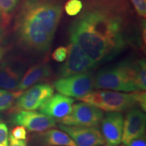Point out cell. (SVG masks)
Listing matches in <instances>:
<instances>
[{
  "mask_svg": "<svg viewBox=\"0 0 146 146\" xmlns=\"http://www.w3.org/2000/svg\"><path fill=\"white\" fill-rule=\"evenodd\" d=\"M64 0H23L14 23L18 43L32 52H48L61 21Z\"/></svg>",
  "mask_w": 146,
  "mask_h": 146,
  "instance_id": "cell-2",
  "label": "cell"
},
{
  "mask_svg": "<svg viewBox=\"0 0 146 146\" xmlns=\"http://www.w3.org/2000/svg\"><path fill=\"white\" fill-rule=\"evenodd\" d=\"M22 78V72L3 64L0 66V88L8 91H17Z\"/></svg>",
  "mask_w": 146,
  "mask_h": 146,
  "instance_id": "cell-16",
  "label": "cell"
},
{
  "mask_svg": "<svg viewBox=\"0 0 146 146\" xmlns=\"http://www.w3.org/2000/svg\"><path fill=\"white\" fill-rule=\"evenodd\" d=\"M59 128L68 134L77 146L104 145L106 144L98 127H80L61 124Z\"/></svg>",
  "mask_w": 146,
  "mask_h": 146,
  "instance_id": "cell-10",
  "label": "cell"
},
{
  "mask_svg": "<svg viewBox=\"0 0 146 146\" xmlns=\"http://www.w3.org/2000/svg\"><path fill=\"white\" fill-rule=\"evenodd\" d=\"M102 134L106 143L117 146L121 143L124 118L119 112H110L101 120Z\"/></svg>",
  "mask_w": 146,
  "mask_h": 146,
  "instance_id": "cell-11",
  "label": "cell"
},
{
  "mask_svg": "<svg viewBox=\"0 0 146 146\" xmlns=\"http://www.w3.org/2000/svg\"><path fill=\"white\" fill-rule=\"evenodd\" d=\"M137 14L142 18L146 16V0H130Z\"/></svg>",
  "mask_w": 146,
  "mask_h": 146,
  "instance_id": "cell-21",
  "label": "cell"
},
{
  "mask_svg": "<svg viewBox=\"0 0 146 146\" xmlns=\"http://www.w3.org/2000/svg\"><path fill=\"white\" fill-rule=\"evenodd\" d=\"M83 6L81 0H69L64 5V9L68 16H75L80 13Z\"/></svg>",
  "mask_w": 146,
  "mask_h": 146,
  "instance_id": "cell-19",
  "label": "cell"
},
{
  "mask_svg": "<svg viewBox=\"0 0 146 146\" xmlns=\"http://www.w3.org/2000/svg\"><path fill=\"white\" fill-rule=\"evenodd\" d=\"M137 85L139 91H145L146 89V64L145 60H138L137 70Z\"/></svg>",
  "mask_w": 146,
  "mask_h": 146,
  "instance_id": "cell-18",
  "label": "cell"
},
{
  "mask_svg": "<svg viewBox=\"0 0 146 146\" xmlns=\"http://www.w3.org/2000/svg\"><path fill=\"white\" fill-rule=\"evenodd\" d=\"M21 0H0V11L3 16L10 15L18 6Z\"/></svg>",
  "mask_w": 146,
  "mask_h": 146,
  "instance_id": "cell-20",
  "label": "cell"
},
{
  "mask_svg": "<svg viewBox=\"0 0 146 146\" xmlns=\"http://www.w3.org/2000/svg\"><path fill=\"white\" fill-rule=\"evenodd\" d=\"M96 146H102V145H96ZM106 146H110V145H106Z\"/></svg>",
  "mask_w": 146,
  "mask_h": 146,
  "instance_id": "cell-30",
  "label": "cell"
},
{
  "mask_svg": "<svg viewBox=\"0 0 146 146\" xmlns=\"http://www.w3.org/2000/svg\"><path fill=\"white\" fill-rule=\"evenodd\" d=\"M10 134L17 139L25 140L27 138L26 129L23 126H17L14 128Z\"/></svg>",
  "mask_w": 146,
  "mask_h": 146,
  "instance_id": "cell-24",
  "label": "cell"
},
{
  "mask_svg": "<svg viewBox=\"0 0 146 146\" xmlns=\"http://www.w3.org/2000/svg\"><path fill=\"white\" fill-rule=\"evenodd\" d=\"M138 60H125L101 69L94 76V87L116 91L134 92L137 85Z\"/></svg>",
  "mask_w": 146,
  "mask_h": 146,
  "instance_id": "cell-3",
  "label": "cell"
},
{
  "mask_svg": "<svg viewBox=\"0 0 146 146\" xmlns=\"http://www.w3.org/2000/svg\"><path fill=\"white\" fill-rule=\"evenodd\" d=\"M67 48L68 57L60 70V77L89 72L98 66L74 42L70 41Z\"/></svg>",
  "mask_w": 146,
  "mask_h": 146,
  "instance_id": "cell-7",
  "label": "cell"
},
{
  "mask_svg": "<svg viewBox=\"0 0 146 146\" xmlns=\"http://www.w3.org/2000/svg\"><path fill=\"white\" fill-rule=\"evenodd\" d=\"M80 100L106 112H121L138 104L142 110L146 109V94L143 91L131 94L108 90L91 91Z\"/></svg>",
  "mask_w": 146,
  "mask_h": 146,
  "instance_id": "cell-4",
  "label": "cell"
},
{
  "mask_svg": "<svg viewBox=\"0 0 146 146\" xmlns=\"http://www.w3.org/2000/svg\"><path fill=\"white\" fill-rule=\"evenodd\" d=\"M122 146H125V145H122Z\"/></svg>",
  "mask_w": 146,
  "mask_h": 146,
  "instance_id": "cell-31",
  "label": "cell"
},
{
  "mask_svg": "<svg viewBox=\"0 0 146 146\" xmlns=\"http://www.w3.org/2000/svg\"><path fill=\"white\" fill-rule=\"evenodd\" d=\"M9 136L7 125L3 122H0V145L8 146Z\"/></svg>",
  "mask_w": 146,
  "mask_h": 146,
  "instance_id": "cell-23",
  "label": "cell"
},
{
  "mask_svg": "<svg viewBox=\"0 0 146 146\" xmlns=\"http://www.w3.org/2000/svg\"><path fill=\"white\" fill-rule=\"evenodd\" d=\"M54 89L50 84H36L23 92L16 100L18 110L39 109L54 95Z\"/></svg>",
  "mask_w": 146,
  "mask_h": 146,
  "instance_id": "cell-8",
  "label": "cell"
},
{
  "mask_svg": "<svg viewBox=\"0 0 146 146\" xmlns=\"http://www.w3.org/2000/svg\"><path fill=\"white\" fill-rule=\"evenodd\" d=\"M52 70L47 64H39L30 68L21 78L17 91L26 90L34 84L50 76Z\"/></svg>",
  "mask_w": 146,
  "mask_h": 146,
  "instance_id": "cell-15",
  "label": "cell"
},
{
  "mask_svg": "<svg viewBox=\"0 0 146 146\" xmlns=\"http://www.w3.org/2000/svg\"><path fill=\"white\" fill-rule=\"evenodd\" d=\"M9 146H27V142L25 140L17 139L14 137L12 135L9 136Z\"/></svg>",
  "mask_w": 146,
  "mask_h": 146,
  "instance_id": "cell-25",
  "label": "cell"
},
{
  "mask_svg": "<svg viewBox=\"0 0 146 146\" xmlns=\"http://www.w3.org/2000/svg\"><path fill=\"white\" fill-rule=\"evenodd\" d=\"M12 123L23 126L29 131L42 132L56 127L55 120L41 112L31 110H19L12 116Z\"/></svg>",
  "mask_w": 146,
  "mask_h": 146,
  "instance_id": "cell-9",
  "label": "cell"
},
{
  "mask_svg": "<svg viewBox=\"0 0 146 146\" xmlns=\"http://www.w3.org/2000/svg\"><path fill=\"white\" fill-rule=\"evenodd\" d=\"M132 12L128 0H85L69 27L70 41L97 65L112 60L129 44Z\"/></svg>",
  "mask_w": 146,
  "mask_h": 146,
  "instance_id": "cell-1",
  "label": "cell"
},
{
  "mask_svg": "<svg viewBox=\"0 0 146 146\" xmlns=\"http://www.w3.org/2000/svg\"><path fill=\"white\" fill-rule=\"evenodd\" d=\"M3 29L0 27V40L2 39L3 37Z\"/></svg>",
  "mask_w": 146,
  "mask_h": 146,
  "instance_id": "cell-28",
  "label": "cell"
},
{
  "mask_svg": "<svg viewBox=\"0 0 146 146\" xmlns=\"http://www.w3.org/2000/svg\"><path fill=\"white\" fill-rule=\"evenodd\" d=\"M0 146H1V145H0Z\"/></svg>",
  "mask_w": 146,
  "mask_h": 146,
  "instance_id": "cell-32",
  "label": "cell"
},
{
  "mask_svg": "<svg viewBox=\"0 0 146 146\" xmlns=\"http://www.w3.org/2000/svg\"><path fill=\"white\" fill-rule=\"evenodd\" d=\"M68 55V48L66 47H59L52 54V58L58 62H62Z\"/></svg>",
  "mask_w": 146,
  "mask_h": 146,
  "instance_id": "cell-22",
  "label": "cell"
},
{
  "mask_svg": "<svg viewBox=\"0 0 146 146\" xmlns=\"http://www.w3.org/2000/svg\"><path fill=\"white\" fill-rule=\"evenodd\" d=\"M128 146H146L145 137L143 135L141 137L133 140L128 144Z\"/></svg>",
  "mask_w": 146,
  "mask_h": 146,
  "instance_id": "cell-26",
  "label": "cell"
},
{
  "mask_svg": "<svg viewBox=\"0 0 146 146\" xmlns=\"http://www.w3.org/2000/svg\"><path fill=\"white\" fill-rule=\"evenodd\" d=\"M1 19V11H0V20Z\"/></svg>",
  "mask_w": 146,
  "mask_h": 146,
  "instance_id": "cell-29",
  "label": "cell"
},
{
  "mask_svg": "<svg viewBox=\"0 0 146 146\" xmlns=\"http://www.w3.org/2000/svg\"><path fill=\"white\" fill-rule=\"evenodd\" d=\"M74 100L62 94L52 96L42 106L40 112L58 121L69 114L72 110Z\"/></svg>",
  "mask_w": 146,
  "mask_h": 146,
  "instance_id": "cell-13",
  "label": "cell"
},
{
  "mask_svg": "<svg viewBox=\"0 0 146 146\" xmlns=\"http://www.w3.org/2000/svg\"><path fill=\"white\" fill-rule=\"evenodd\" d=\"M146 117L139 109H131L124 120L123 135L121 141L126 145L133 140L144 135Z\"/></svg>",
  "mask_w": 146,
  "mask_h": 146,
  "instance_id": "cell-12",
  "label": "cell"
},
{
  "mask_svg": "<svg viewBox=\"0 0 146 146\" xmlns=\"http://www.w3.org/2000/svg\"><path fill=\"white\" fill-rule=\"evenodd\" d=\"M3 56V50H2V49H1V47H0V64H1V60H2Z\"/></svg>",
  "mask_w": 146,
  "mask_h": 146,
  "instance_id": "cell-27",
  "label": "cell"
},
{
  "mask_svg": "<svg viewBox=\"0 0 146 146\" xmlns=\"http://www.w3.org/2000/svg\"><path fill=\"white\" fill-rule=\"evenodd\" d=\"M103 116L100 108L83 102L72 105L70 114L57 122L66 125L98 127Z\"/></svg>",
  "mask_w": 146,
  "mask_h": 146,
  "instance_id": "cell-6",
  "label": "cell"
},
{
  "mask_svg": "<svg viewBox=\"0 0 146 146\" xmlns=\"http://www.w3.org/2000/svg\"><path fill=\"white\" fill-rule=\"evenodd\" d=\"M29 146H77L68 134L57 129H50L32 136Z\"/></svg>",
  "mask_w": 146,
  "mask_h": 146,
  "instance_id": "cell-14",
  "label": "cell"
},
{
  "mask_svg": "<svg viewBox=\"0 0 146 146\" xmlns=\"http://www.w3.org/2000/svg\"><path fill=\"white\" fill-rule=\"evenodd\" d=\"M23 91L0 89V112L10 109Z\"/></svg>",
  "mask_w": 146,
  "mask_h": 146,
  "instance_id": "cell-17",
  "label": "cell"
},
{
  "mask_svg": "<svg viewBox=\"0 0 146 146\" xmlns=\"http://www.w3.org/2000/svg\"><path fill=\"white\" fill-rule=\"evenodd\" d=\"M54 85L60 94L80 100L94 89V76L85 72L62 77L56 80Z\"/></svg>",
  "mask_w": 146,
  "mask_h": 146,
  "instance_id": "cell-5",
  "label": "cell"
}]
</instances>
